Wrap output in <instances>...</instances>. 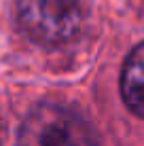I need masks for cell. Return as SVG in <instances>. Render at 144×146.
<instances>
[{"label": "cell", "instance_id": "1", "mask_svg": "<svg viewBox=\"0 0 144 146\" xmlns=\"http://www.w3.org/2000/svg\"><path fill=\"white\" fill-rule=\"evenodd\" d=\"M17 21L38 44H64L81 32L85 9L81 0H17Z\"/></svg>", "mask_w": 144, "mask_h": 146}, {"label": "cell", "instance_id": "2", "mask_svg": "<svg viewBox=\"0 0 144 146\" xmlns=\"http://www.w3.org/2000/svg\"><path fill=\"white\" fill-rule=\"evenodd\" d=\"M19 146H93V135L74 110L44 102L26 117L19 131Z\"/></svg>", "mask_w": 144, "mask_h": 146}, {"label": "cell", "instance_id": "3", "mask_svg": "<svg viewBox=\"0 0 144 146\" xmlns=\"http://www.w3.org/2000/svg\"><path fill=\"white\" fill-rule=\"evenodd\" d=\"M121 95L127 108L144 119V42L138 44L123 64Z\"/></svg>", "mask_w": 144, "mask_h": 146}, {"label": "cell", "instance_id": "4", "mask_svg": "<svg viewBox=\"0 0 144 146\" xmlns=\"http://www.w3.org/2000/svg\"><path fill=\"white\" fill-rule=\"evenodd\" d=\"M2 133H4V129H2V119H0V146H2Z\"/></svg>", "mask_w": 144, "mask_h": 146}]
</instances>
